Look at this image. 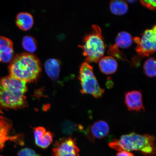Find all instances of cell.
Masks as SVG:
<instances>
[{
    "label": "cell",
    "instance_id": "obj_1",
    "mask_svg": "<svg viewBox=\"0 0 156 156\" xmlns=\"http://www.w3.org/2000/svg\"><path fill=\"white\" fill-rule=\"evenodd\" d=\"M155 141V136L151 134L132 132L122 136L119 139H114L108 146L118 152L137 151L146 156H153L156 154Z\"/></svg>",
    "mask_w": 156,
    "mask_h": 156
},
{
    "label": "cell",
    "instance_id": "obj_2",
    "mask_svg": "<svg viewBox=\"0 0 156 156\" xmlns=\"http://www.w3.org/2000/svg\"><path fill=\"white\" fill-rule=\"evenodd\" d=\"M9 76L26 82H34L42 71L40 60L34 55L23 53L13 57L9 67Z\"/></svg>",
    "mask_w": 156,
    "mask_h": 156
},
{
    "label": "cell",
    "instance_id": "obj_3",
    "mask_svg": "<svg viewBox=\"0 0 156 156\" xmlns=\"http://www.w3.org/2000/svg\"><path fill=\"white\" fill-rule=\"evenodd\" d=\"M27 83L11 76L0 80V104L5 108L17 109L26 106Z\"/></svg>",
    "mask_w": 156,
    "mask_h": 156
},
{
    "label": "cell",
    "instance_id": "obj_4",
    "mask_svg": "<svg viewBox=\"0 0 156 156\" xmlns=\"http://www.w3.org/2000/svg\"><path fill=\"white\" fill-rule=\"evenodd\" d=\"M79 46L82 49L87 62H99L104 55L106 49L100 27L93 25L91 32L85 35L83 44Z\"/></svg>",
    "mask_w": 156,
    "mask_h": 156
},
{
    "label": "cell",
    "instance_id": "obj_5",
    "mask_svg": "<svg viewBox=\"0 0 156 156\" xmlns=\"http://www.w3.org/2000/svg\"><path fill=\"white\" fill-rule=\"evenodd\" d=\"M79 79L80 81L81 92L83 94H90L95 98L101 97L105 89L99 85L93 73V68L88 62H83L80 67Z\"/></svg>",
    "mask_w": 156,
    "mask_h": 156
},
{
    "label": "cell",
    "instance_id": "obj_6",
    "mask_svg": "<svg viewBox=\"0 0 156 156\" xmlns=\"http://www.w3.org/2000/svg\"><path fill=\"white\" fill-rule=\"evenodd\" d=\"M137 44L136 51L141 57H148L156 52V24L144 31L141 38H133Z\"/></svg>",
    "mask_w": 156,
    "mask_h": 156
},
{
    "label": "cell",
    "instance_id": "obj_7",
    "mask_svg": "<svg viewBox=\"0 0 156 156\" xmlns=\"http://www.w3.org/2000/svg\"><path fill=\"white\" fill-rule=\"evenodd\" d=\"M80 150L75 139L63 138L56 141L52 149V156H80Z\"/></svg>",
    "mask_w": 156,
    "mask_h": 156
},
{
    "label": "cell",
    "instance_id": "obj_8",
    "mask_svg": "<svg viewBox=\"0 0 156 156\" xmlns=\"http://www.w3.org/2000/svg\"><path fill=\"white\" fill-rule=\"evenodd\" d=\"M110 126L104 120H99L94 122L84 131L88 139L91 142L95 139H102L106 137L110 133Z\"/></svg>",
    "mask_w": 156,
    "mask_h": 156
},
{
    "label": "cell",
    "instance_id": "obj_9",
    "mask_svg": "<svg viewBox=\"0 0 156 156\" xmlns=\"http://www.w3.org/2000/svg\"><path fill=\"white\" fill-rule=\"evenodd\" d=\"M124 103L130 112H141L143 111L145 112L141 91L134 90L126 92L125 94Z\"/></svg>",
    "mask_w": 156,
    "mask_h": 156
},
{
    "label": "cell",
    "instance_id": "obj_10",
    "mask_svg": "<svg viewBox=\"0 0 156 156\" xmlns=\"http://www.w3.org/2000/svg\"><path fill=\"white\" fill-rule=\"evenodd\" d=\"M35 142L38 147L46 149L53 141L54 135L51 132L47 131L44 127L38 126L34 128Z\"/></svg>",
    "mask_w": 156,
    "mask_h": 156
},
{
    "label": "cell",
    "instance_id": "obj_11",
    "mask_svg": "<svg viewBox=\"0 0 156 156\" xmlns=\"http://www.w3.org/2000/svg\"><path fill=\"white\" fill-rule=\"evenodd\" d=\"M13 56L12 42L8 38L0 36V62L8 63L11 62Z\"/></svg>",
    "mask_w": 156,
    "mask_h": 156
},
{
    "label": "cell",
    "instance_id": "obj_12",
    "mask_svg": "<svg viewBox=\"0 0 156 156\" xmlns=\"http://www.w3.org/2000/svg\"><path fill=\"white\" fill-rule=\"evenodd\" d=\"M99 66L102 73L109 75L115 73L118 65L116 60L114 58L106 56L99 60Z\"/></svg>",
    "mask_w": 156,
    "mask_h": 156
},
{
    "label": "cell",
    "instance_id": "obj_13",
    "mask_svg": "<svg viewBox=\"0 0 156 156\" xmlns=\"http://www.w3.org/2000/svg\"><path fill=\"white\" fill-rule=\"evenodd\" d=\"M60 64L59 61L53 58H49L44 63L45 70L47 74L54 80H57L59 76Z\"/></svg>",
    "mask_w": 156,
    "mask_h": 156
},
{
    "label": "cell",
    "instance_id": "obj_14",
    "mask_svg": "<svg viewBox=\"0 0 156 156\" xmlns=\"http://www.w3.org/2000/svg\"><path fill=\"white\" fill-rule=\"evenodd\" d=\"M16 23L20 29L26 31L32 28L34 24V19L30 13L21 12L17 15Z\"/></svg>",
    "mask_w": 156,
    "mask_h": 156
},
{
    "label": "cell",
    "instance_id": "obj_15",
    "mask_svg": "<svg viewBox=\"0 0 156 156\" xmlns=\"http://www.w3.org/2000/svg\"><path fill=\"white\" fill-rule=\"evenodd\" d=\"M0 120V150L2 149L5 142L8 140L16 139V137H11L8 136L10 125L5 119Z\"/></svg>",
    "mask_w": 156,
    "mask_h": 156
},
{
    "label": "cell",
    "instance_id": "obj_16",
    "mask_svg": "<svg viewBox=\"0 0 156 156\" xmlns=\"http://www.w3.org/2000/svg\"><path fill=\"white\" fill-rule=\"evenodd\" d=\"M133 39L131 35L128 32L122 31L119 33L115 39V44L118 47L123 49L129 48L133 44Z\"/></svg>",
    "mask_w": 156,
    "mask_h": 156
},
{
    "label": "cell",
    "instance_id": "obj_17",
    "mask_svg": "<svg viewBox=\"0 0 156 156\" xmlns=\"http://www.w3.org/2000/svg\"><path fill=\"white\" fill-rule=\"evenodd\" d=\"M111 12L116 15H122L127 12L128 9L127 3L125 1L115 0L112 1L110 3Z\"/></svg>",
    "mask_w": 156,
    "mask_h": 156
},
{
    "label": "cell",
    "instance_id": "obj_18",
    "mask_svg": "<svg viewBox=\"0 0 156 156\" xmlns=\"http://www.w3.org/2000/svg\"><path fill=\"white\" fill-rule=\"evenodd\" d=\"M62 130L64 134L67 135H71L76 130L83 132V126L81 125L74 124L69 120H66L62 125Z\"/></svg>",
    "mask_w": 156,
    "mask_h": 156
},
{
    "label": "cell",
    "instance_id": "obj_19",
    "mask_svg": "<svg viewBox=\"0 0 156 156\" xmlns=\"http://www.w3.org/2000/svg\"><path fill=\"white\" fill-rule=\"evenodd\" d=\"M144 73L148 77L151 78L156 77V59L150 58L146 60L144 64Z\"/></svg>",
    "mask_w": 156,
    "mask_h": 156
},
{
    "label": "cell",
    "instance_id": "obj_20",
    "mask_svg": "<svg viewBox=\"0 0 156 156\" xmlns=\"http://www.w3.org/2000/svg\"><path fill=\"white\" fill-rule=\"evenodd\" d=\"M22 46L25 50L30 52H34L37 48V43L36 40L33 37L26 36L23 38Z\"/></svg>",
    "mask_w": 156,
    "mask_h": 156
},
{
    "label": "cell",
    "instance_id": "obj_21",
    "mask_svg": "<svg viewBox=\"0 0 156 156\" xmlns=\"http://www.w3.org/2000/svg\"><path fill=\"white\" fill-rule=\"evenodd\" d=\"M107 52L110 55L114 56L118 59L123 61H128L124 52L119 49L118 47L115 44L109 46Z\"/></svg>",
    "mask_w": 156,
    "mask_h": 156
},
{
    "label": "cell",
    "instance_id": "obj_22",
    "mask_svg": "<svg viewBox=\"0 0 156 156\" xmlns=\"http://www.w3.org/2000/svg\"><path fill=\"white\" fill-rule=\"evenodd\" d=\"M18 156H42L37 153L34 150L29 148L21 149L17 153Z\"/></svg>",
    "mask_w": 156,
    "mask_h": 156
},
{
    "label": "cell",
    "instance_id": "obj_23",
    "mask_svg": "<svg viewBox=\"0 0 156 156\" xmlns=\"http://www.w3.org/2000/svg\"><path fill=\"white\" fill-rule=\"evenodd\" d=\"M141 5L152 10H156V1H140Z\"/></svg>",
    "mask_w": 156,
    "mask_h": 156
},
{
    "label": "cell",
    "instance_id": "obj_24",
    "mask_svg": "<svg viewBox=\"0 0 156 156\" xmlns=\"http://www.w3.org/2000/svg\"><path fill=\"white\" fill-rule=\"evenodd\" d=\"M116 156H134L133 154L130 152L122 151L119 152Z\"/></svg>",
    "mask_w": 156,
    "mask_h": 156
},
{
    "label": "cell",
    "instance_id": "obj_25",
    "mask_svg": "<svg viewBox=\"0 0 156 156\" xmlns=\"http://www.w3.org/2000/svg\"><path fill=\"white\" fill-rule=\"evenodd\" d=\"M1 112V110H0V113Z\"/></svg>",
    "mask_w": 156,
    "mask_h": 156
},
{
    "label": "cell",
    "instance_id": "obj_26",
    "mask_svg": "<svg viewBox=\"0 0 156 156\" xmlns=\"http://www.w3.org/2000/svg\"><path fill=\"white\" fill-rule=\"evenodd\" d=\"M0 156H2V155H0Z\"/></svg>",
    "mask_w": 156,
    "mask_h": 156
}]
</instances>
